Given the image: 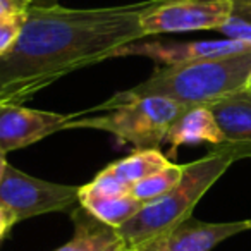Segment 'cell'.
<instances>
[{"label": "cell", "instance_id": "cell-19", "mask_svg": "<svg viewBox=\"0 0 251 251\" xmlns=\"http://www.w3.org/2000/svg\"><path fill=\"white\" fill-rule=\"evenodd\" d=\"M14 224H18L14 219V215H12L7 208H4V206L0 205V241L4 239L5 234L11 230V227L14 226Z\"/></svg>", "mask_w": 251, "mask_h": 251}, {"label": "cell", "instance_id": "cell-13", "mask_svg": "<svg viewBox=\"0 0 251 251\" xmlns=\"http://www.w3.org/2000/svg\"><path fill=\"white\" fill-rule=\"evenodd\" d=\"M79 205L107 226L119 229L129 219H133L145 206L143 201L134 198L133 195L121 196H91L79 195Z\"/></svg>", "mask_w": 251, "mask_h": 251}, {"label": "cell", "instance_id": "cell-1", "mask_svg": "<svg viewBox=\"0 0 251 251\" xmlns=\"http://www.w3.org/2000/svg\"><path fill=\"white\" fill-rule=\"evenodd\" d=\"M155 2L100 9L31 4L18 42L0 57V105H25L60 77L147 38L140 18Z\"/></svg>", "mask_w": 251, "mask_h": 251}, {"label": "cell", "instance_id": "cell-14", "mask_svg": "<svg viewBox=\"0 0 251 251\" xmlns=\"http://www.w3.org/2000/svg\"><path fill=\"white\" fill-rule=\"evenodd\" d=\"M171 164L172 162L169 160V157H165L158 148H148V150H134V153H131L129 157L107 165L103 171L133 188L136 182L143 181L148 176Z\"/></svg>", "mask_w": 251, "mask_h": 251}, {"label": "cell", "instance_id": "cell-5", "mask_svg": "<svg viewBox=\"0 0 251 251\" xmlns=\"http://www.w3.org/2000/svg\"><path fill=\"white\" fill-rule=\"evenodd\" d=\"M79 203V186L43 181L7 165L0 182V205L23 222L36 215L67 212Z\"/></svg>", "mask_w": 251, "mask_h": 251}, {"label": "cell", "instance_id": "cell-10", "mask_svg": "<svg viewBox=\"0 0 251 251\" xmlns=\"http://www.w3.org/2000/svg\"><path fill=\"white\" fill-rule=\"evenodd\" d=\"M226 138V145L234 147L243 158L251 157V86L230 93L208 105Z\"/></svg>", "mask_w": 251, "mask_h": 251}, {"label": "cell", "instance_id": "cell-6", "mask_svg": "<svg viewBox=\"0 0 251 251\" xmlns=\"http://www.w3.org/2000/svg\"><path fill=\"white\" fill-rule=\"evenodd\" d=\"M230 14V0H157L140 18L145 36L219 31Z\"/></svg>", "mask_w": 251, "mask_h": 251}, {"label": "cell", "instance_id": "cell-20", "mask_svg": "<svg viewBox=\"0 0 251 251\" xmlns=\"http://www.w3.org/2000/svg\"><path fill=\"white\" fill-rule=\"evenodd\" d=\"M7 160H5V153L4 151H0V182L4 179V174H5V169H7Z\"/></svg>", "mask_w": 251, "mask_h": 251}, {"label": "cell", "instance_id": "cell-7", "mask_svg": "<svg viewBox=\"0 0 251 251\" xmlns=\"http://www.w3.org/2000/svg\"><path fill=\"white\" fill-rule=\"evenodd\" d=\"M81 112L57 114V112L35 110L25 105H0V151L21 150L40 140L67 129L71 121Z\"/></svg>", "mask_w": 251, "mask_h": 251}, {"label": "cell", "instance_id": "cell-21", "mask_svg": "<svg viewBox=\"0 0 251 251\" xmlns=\"http://www.w3.org/2000/svg\"><path fill=\"white\" fill-rule=\"evenodd\" d=\"M248 86H251V79H250V84H248Z\"/></svg>", "mask_w": 251, "mask_h": 251}, {"label": "cell", "instance_id": "cell-15", "mask_svg": "<svg viewBox=\"0 0 251 251\" xmlns=\"http://www.w3.org/2000/svg\"><path fill=\"white\" fill-rule=\"evenodd\" d=\"M182 174H184V165L171 164L167 167L160 169L158 172H155V174L148 176L143 181L136 182L131 188V195L147 205V203L155 201L157 198L171 191L181 181Z\"/></svg>", "mask_w": 251, "mask_h": 251}, {"label": "cell", "instance_id": "cell-9", "mask_svg": "<svg viewBox=\"0 0 251 251\" xmlns=\"http://www.w3.org/2000/svg\"><path fill=\"white\" fill-rule=\"evenodd\" d=\"M250 229V220L200 222L189 217L172 230L136 251H212L222 241Z\"/></svg>", "mask_w": 251, "mask_h": 251}, {"label": "cell", "instance_id": "cell-3", "mask_svg": "<svg viewBox=\"0 0 251 251\" xmlns=\"http://www.w3.org/2000/svg\"><path fill=\"white\" fill-rule=\"evenodd\" d=\"M241 158L243 155L236 148L224 143L213 147L208 155L200 160L184 165L181 181L171 191L147 203L133 219L119 227L129 251L140 250L189 219L203 195Z\"/></svg>", "mask_w": 251, "mask_h": 251}, {"label": "cell", "instance_id": "cell-4", "mask_svg": "<svg viewBox=\"0 0 251 251\" xmlns=\"http://www.w3.org/2000/svg\"><path fill=\"white\" fill-rule=\"evenodd\" d=\"M184 108V105L169 98H136L101 115L76 117L67 129H100L114 134L121 143L133 145L134 150H148L164 143L171 124Z\"/></svg>", "mask_w": 251, "mask_h": 251}, {"label": "cell", "instance_id": "cell-16", "mask_svg": "<svg viewBox=\"0 0 251 251\" xmlns=\"http://www.w3.org/2000/svg\"><path fill=\"white\" fill-rule=\"evenodd\" d=\"M219 31L224 38L251 45V0H230V14Z\"/></svg>", "mask_w": 251, "mask_h": 251}, {"label": "cell", "instance_id": "cell-8", "mask_svg": "<svg viewBox=\"0 0 251 251\" xmlns=\"http://www.w3.org/2000/svg\"><path fill=\"white\" fill-rule=\"evenodd\" d=\"M251 50L250 43L237 40H201V42L186 43H164V42H133L117 49L114 57H148L160 67L177 66V64L195 62V60L220 59V57L236 55Z\"/></svg>", "mask_w": 251, "mask_h": 251}, {"label": "cell", "instance_id": "cell-2", "mask_svg": "<svg viewBox=\"0 0 251 251\" xmlns=\"http://www.w3.org/2000/svg\"><path fill=\"white\" fill-rule=\"evenodd\" d=\"M251 79V50L220 59L165 66L153 71L148 79L97 105L93 110L107 112L126 101L145 97H162L184 107L212 105L220 98L243 90Z\"/></svg>", "mask_w": 251, "mask_h": 251}, {"label": "cell", "instance_id": "cell-11", "mask_svg": "<svg viewBox=\"0 0 251 251\" xmlns=\"http://www.w3.org/2000/svg\"><path fill=\"white\" fill-rule=\"evenodd\" d=\"M164 143L171 147V157H176L179 148L186 145L210 143L219 147L226 143V138L208 105H191L176 117L165 134Z\"/></svg>", "mask_w": 251, "mask_h": 251}, {"label": "cell", "instance_id": "cell-22", "mask_svg": "<svg viewBox=\"0 0 251 251\" xmlns=\"http://www.w3.org/2000/svg\"><path fill=\"white\" fill-rule=\"evenodd\" d=\"M250 227H251V220H250Z\"/></svg>", "mask_w": 251, "mask_h": 251}, {"label": "cell", "instance_id": "cell-17", "mask_svg": "<svg viewBox=\"0 0 251 251\" xmlns=\"http://www.w3.org/2000/svg\"><path fill=\"white\" fill-rule=\"evenodd\" d=\"M28 9L11 12L0 19V57L7 53L11 47L18 42L19 35L26 25V19H28Z\"/></svg>", "mask_w": 251, "mask_h": 251}, {"label": "cell", "instance_id": "cell-12", "mask_svg": "<svg viewBox=\"0 0 251 251\" xmlns=\"http://www.w3.org/2000/svg\"><path fill=\"white\" fill-rule=\"evenodd\" d=\"M71 217L74 220L73 239L53 251H129L119 229L98 220L84 206L74 208Z\"/></svg>", "mask_w": 251, "mask_h": 251}, {"label": "cell", "instance_id": "cell-23", "mask_svg": "<svg viewBox=\"0 0 251 251\" xmlns=\"http://www.w3.org/2000/svg\"><path fill=\"white\" fill-rule=\"evenodd\" d=\"M31 2H35V0H31Z\"/></svg>", "mask_w": 251, "mask_h": 251}, {"label": "cell", "instance_id": "cell-18", "mask_svg": "<svg viewBox=\"0 0 251 251\" xmlns=\"http://www.w3.org/2000/svg\"><path fill=\"white\" fill-rule=\"evenodd\" d=\"M31 4V0H0V19L11 14V12L25 11Z\"/></svg>", "mask_w": 251, "mask_h": 251}]
</instances>
